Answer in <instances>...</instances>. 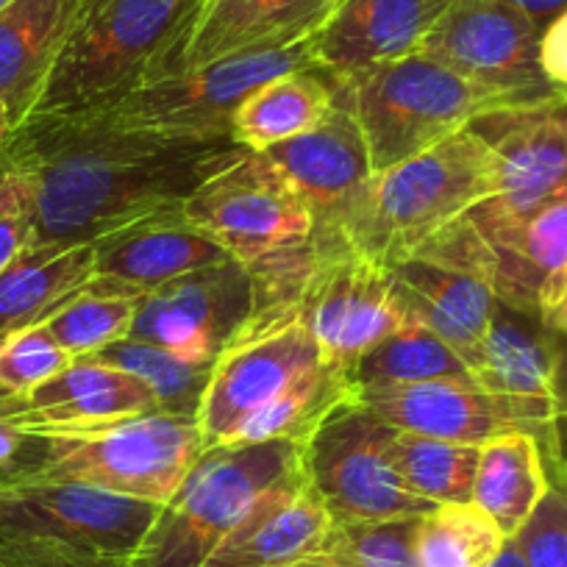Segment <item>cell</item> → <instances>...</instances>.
<instances>
[{
    "label": "cell",
    "instance_id": "1",
    "mask_svg": "<svg viewBox=\"0 0 567 567\" xmlns=\"http://www.w3.org/2000/svg\"><path fill=\"white\" fill-rule=\"evenodd\" d=\"M243 154L231 140H154L75 117H29L0 148V162L29 184L31 243L68 248L182 206Z\"/></svg>",
    "mask_w": 567,
    "mask_h": 567
},
{
    "label": "cell",
    "instance_id": "2",
    "mask_svg": "<svg viewBox=\"0 0 567 567\" xmlns=\"http://www.w3.org/2000/svg\"><path fill=\"white\" fill-rule=\"evenodd\" d=\"M204 0H84L31 117H75L171 75Z\"/></svg>",
    "mask_w": 567,
    "mask_h": 567
},
{
    "label": "cell",
    "instance_id": "3",
    "mask_svg": "<svg viewBox=\"0 0 567 567\" xmlns=\"http://www.w3.org/2000/svg\"><path fill=\"white\" fill-rule=\"evenodd\" d=\"M204 451L198 420L148 412L75 429L29 432L18 467L0 478L75 482L165 506Z\"/></svg>",
    "mask_w": 567,
    "mask_h": 567
},
{
    "label": "cell",
    "instance_id": "4",
    "mask_svg": "<svg viewBox=\"0 0 567 567\" xmlns=\"http://www.w3.org/2000/svg\"><path fill=\"white\" fill-rule=\"evenodd\" d=\"M498 195V156L467 125L420 156L379 173L351 245L386 267L406 259Z\"/></svg>",
    "mask_w": 567,
    "mask_h": 567
},
{
    "label": "cell",
    "instance_id": "5",
    "mask_svg": "<svg viewBox=\"0 0 567 567\" xmlns=\"http://www.w3.org/2000/svg\"><path fill=\"white\" fill-rule=\"evenodd\" d=\"M329 81L362 128L375 176L434 148L487 114L512 112L506 97L462 79L420 51Z\"/></svg>",
    "mask_w": 567,
    "mask_h": 567
},
{
    "label": "cell",
    "instance_id": "6",
    "mask_svg": "<svg viewBox=\"0 0 567 567\" xmlns=\"http://www.w3.org/2000/svg\"><path fill=\"white\" fill-rule=\"evenodd\" d=\"M301 467L303 445L290 440L204 451L162 506L131 567H200L267 489Z\"/></svg>",
    "mask_w": 567,
    "mask_h": 567
},
{
    "label": "cell",
    "instance_id": "7",
    "mask_svg": "<svg viewBox=\"0 0 567 567\" xmlns=\"http://www.w3.org/2000/svg\"><path fill=\"white\" fill-rule=\"evenodd\" d=\"M296 70H315L312 40L151 81L97 112L75 114V120L154 140L223 142L231 140V114L248 92Z\"/></svg>",
    "mask_w": 567,
    "mask_h": 567
},
{
    "label": "cell",
    "instance_id": "8",
    "mask_svg": "<svg viewBox=\"0 0 567 567\" xmlns=\"http://www.w3.org/2000/svg\"><path fill=\"white\" fill-rule=\"evenodd\" d=\"M326 368L296 298L256 303L212 362L198 409L206 451L226 443L243 420Z\"/></svg>",
    "mask_w": 567,
    "mask_h": 567
},
{
    "label": "cell",
    "instance_id": "9",
    "mask_svg": "<svg viewBox=\"0 0 567 567\" xmlns=\"http://www.w3.org/2000/svg\"><path fill=\"white\" fill-rule=\"evenodd\" d=\"M182 215L248 270L315 239L312 209L267 154L245 151L184 198Z\"/></svg>",
    "mask_w": 567,
    "mask_h": 567
},
{
    "label": "cell",
    "instance_id": "10",
    "mask_svg": "<svg viewBox=\"0 0 567 567\" xmlns=\"http://www.w3.org/2000/svg\"><path fill=\"white\" fill-rule=\"evenodd\" d=\"M392 425L348 398L303 443V471L334 523L420 517L437 504L403 487L390 456Z\"/></svg>",
    "mask_w": 567,
    "mask_h": 567
},
{
    "label": "cell",
    "instance_id": "11",
    "mask_svg": "<svg viewBox=\"0 0 567 567\" xmlns=\"http://www.w3.org/2000/svg\"><path fill=\"white\" fill-rule=\"evenodd\" d=\"M390 276L409 318L454 348L473 373L498 312V296L487 248L467 217L390 265Z\"/></svg>",
    "mask_w": 567,
    "mask_h": 567
},
{
    "label": "cell",
    "instance_id": "12",
    "mask_svg": "<svg viewBox=\"0 0 567 567\" xmlns=\"http://www.w3.org/2000/svg\"><path fill=\"white\" fill-rule=\"evenodd\" d=\"M543 29L506 0H451L420 53L506 97L512 109L567 97L539 64Z\"/></svg>",
    "mask_w": 567,
    "mask_h": 567
},
{
    "label": "cell",
    "instance_id": "13",
    "mask_svg": "<svg viewBox=\"0 0 567 567\" xmlns=\"http://www.w3.org/2000/svg\"><path fill=\"white\" fill-rule=\"evenodd\" d=\"M318 259L303 278L296 301L331 370L351 368L384 337L406 323V309L390 267L353 245H318Z\"/></svg>",
    "mask_w": 567,
    "mask_h": 567
},
{
    "label": "cell",
    "instance_id": "14",
    "mask_svg": "<svg viewBox=\"0 0 567 567\" xmlns=\"http://www.w3.org/2000/svg\"><path fill=\"white\" fill-rule=\"evenodd\" d=\"M162 506L75 482L0 478V539H37L131 559Z\"/></svg>",
    "mask_w": 567,
    "mask_h": 567
},
{
    "label": "cell",
    "instance_id": "15",
    "mask_svg": "<svg viewBox=\"0 0 567 567\" xmlns=\"http://www.w3.org/2000/svg\"><path fill=\"white\" fill-rule=\"evenodd\" d=\"M498 156V195L467 215L478 228H509L567 204V97L476 120Z\"/></svg>",
    "mask_w": 567,
    "mask_h": 567
},
{
    "label": "cell",
    "instance_id": "16",
    "mask_svg": "<svg viewBox=\"0 0 567 567\" xmlns=\"http://www.w3.org/2000/svg\"><path fill=\"white\" fill-rule=\"evenodd\" d=\"M473 379L520 432L539 440L545 462L554 467L550 482L567 478V456L559 432L565 403L559 390V346L554 334L545 331L543 323L532 329L526 315L498 303Z\"/></svg>",
    "mask_w": 567,
    "mask_h": 567
},
{
    "label": "cell",
    "instance_id": "17",
    "mask_svg": "<svg viewBox=\"0 0 567 567\" xmlns=\"http://www.w3.org/2000/svg\"><path fill=\"white\" fill-rule=\"evenodd\" d=\"M265 154L312 209L315 243L351 245L375 178L368 142L351 109L337 97L334 109L312 131Z\"/></svg>",
    "mask_w": 567,
    "mask_h": 567
},
{
    "label": "cell",
    "instance_id": "18",
    "mask_svg": "<svg viewBox=\"0 0 567 567\" xmlns=\"http://www.w3.org/2000/svg\"><path fill=\"white\" fill-rule=\"evenodd\" d=\"M254 307V276L231 259L148 292L140 301L128 337L193 362H215L217 351Z\"/></svg>",
    "mask_w": 567,
    "mask_h": 567
},
{
    "label": "cell",
    "instance_id": "19",
    "mask_svg": "<svg viewBox=\"0 0 567 567\" xmlns=\"http://www.w3.org/2000/svg\"><path fill=\"white\" fill-rule=\"evenodd\" d=\"M451 0H334L312 37L315 70L348 79L420 51Z\"/></svg>",
    "mask_w": 567,
    "mask_h": 567
},
{
    "label": "cell",
    "instance_id": "20",
    "mask_svg": "<svg viewBox=\"0 0 567 567\" xmlns=\"http://www.w3.org/2000/svg\"><path fill=\"white\" fill-rule=\"evenodd\" d=\"M331 9L334 0H204L171 75L312 40Z\"/></svg>",
    "mask_w": 567,
    "mask_h": 567
},
{
    "label": "cell",
    "instance_id": "21",
    "mask_svg": "<svg viewBox=\"0 0 567 567\" xmlns=\"http://www.w3.org/2000/svg\"><path fill=\"white\" fill-rule=\"evenodd\" d=\"M95 250L92 278L140 296H148L165 284L206 267L231 261V256L215 239L184 220L182 206H171L114 228L106 237L95 239Z\"/></svg>",
    "mask_w": 567,
    "mask_h": 567
},
{
    "label": "cell",
    "instance_id": "22",
    "mask_svg": "<svg viewBox=\"0 0 567 567\" xmlns=\"http://www.w3.org/2000/svg\"><path fill=\"white\" fill-rule=\"evenodd\" d=\"M148 412H159L148 386L92 357L75 359L62 373L23 395L0 398V414L12 420L23 434L75 429Z\"/></svg>",
    "mask_w": 567,
    "mask_h": 567
},
{
    "label": "cell",
    "instance_id": "23",
    "mask_svg": "<svg viewBox=\"0 0 567 567\" xmlns=\"http://www.w3.org/2000/svg\"><path fill=\"white\" fill-rule=\"evenodd\" d=\"M357 403L398 432L484 445L517 425L476 379H432L409 384H368L353 390Z\"/></svg>",
    "mask_w": 567,
    "mask_h": 567
},
{
    "label": "cell",
    "instance_id": "24",
    "mask_svg": "<svg viewBox=\"0 0 567 567\" xmlns=\"http://www.w3.org/2000/svg\"><path fill=\"white\" fill-rule=\"evenodd\" d=\"M331 526L301 467L267 489L200 567H287L318 550Z\"/></svg>",
    "mask_w": 567,
    "mask_h": 567
},
{
    "label": "cell",
    "instance_id": "25",
    "mask_svg": "<svg viewBox=\"0 0 567 567\" xmlns=\"http://www.w3.org/2000/svg\"><path fill=\"white\" fill-rule=\"evenodd\" d=\"M84 0H12L0 12V101L14 128L31 117Z\"/></svg>",
    "mask_w": 567,
    "mask_h": 567
},
{
    "label": "cell",
    "instance_id": "26",
    "mask_svg": "<svg viewBox=\"0 0 567 567\" xmlns=\"http://www.w3.org/2000/svg\"><path fill=\"white\" fill-rule=\"evenodd\" d=\"M473 228L487 248L489 278L498 303L539 320L543 303L567 272V204L554 206L520 226Z\"/></svg>",
    "mask_w": 567,
    "mask_h": 567
},
{
    "label": "cell",
    "instance_id": "27",
    "mask_svg": "<svg viewBox=\"0 0 567 567\" xmlns=\"http://www.w3.org/2000/svg\"><path fill=\"white\" fill-rule=\"evenodd\" d=\"M95 243H31L0 272V342L42 326L95 276Z\"/></svg>",
    "mask_w": 567,
    "mask_h": 567
},
{
    "label": "cell",
    "instance_id": "28",
    "mask_svg": "<svg viewBox=\"0 0 567 567\" xmlns=\"http://www.w3.org/2000/svg\"><path fill=\"white\" fill-rule=\"evenodd\" d=\"M334 84L320 70H296L265 81L231 114V142L248 154H265L312 131L334 109Z\"/></svg>",
    "mask_w": 567,
    "mask_h": 567
},
{
    "label": "cell",
    "instance_id": "29",
    "mask_svg": "<svg viewBox=\"0 0 567 567\" xmlns=\"http://www.w3.org/2000/svg\"><path fill=\"white\" fill-rule=\"evenodd\" d=\"M548 489V462L534 434L515 429L482 445L473 478V504L493 517L506 539L517 537Z\"/></svg>",
    "mask_w": 567,
    "mask_h": 567
},
{
    "label": "cell",
    "instance_id": "30",
    "mask_svg": "<svg viewBox=\"0 0 567 567\" xmlns=\"http://www.w3.org/2000/svg\"><path fill=\"white\" fill-rule=\"evenodd\" d=\"M482 445L449 443L423 434L398 432L390 440V456L403 487L429 504H467L473 501Z\"/></svg>",
    "mask_w": 567,
    "mask_h": 567
},
{
    "label": "cell",
    "instance_id": "31",
    "mask_svg": "<svg viewBox=\"0 0 567 567\" xmlns=\"http://www.w3.org/2000/svg\"><path fill=\"white\" fill-rule=\"evenodd\" d=\"M432 379H473L465 359L414 318L370 348L351 368L353 386L409 384Z\"/></svg>",
    "mask_w": 567,
    "mask_h": 567
},
{
    "label": "cell",
    "instance_id": "32",
    "mask_svg": "<svg viewBox=\"0 0 567 567\" xmlns=\"http://www.w3.org/2000/svg\"><path fill=\"white\" fill-rule=\"evenodd\" d=\"M506 537L493 517L467 504H437L417 520V567H493Z\"/></svg>",
    "mask_w": 567,
    "mask_h": 567
},
{
    "label": "cell",
    "instance_id": "33",
    "mask_svg": "<svg viewBox=\"0 0 567 567\" xmlns=\"http://www.w3.org/2000/svg\"><path fill=\"white\" fill-rule=\"evenodd\" d=\"M92 359L114 364L123 373L142 381L156 398L159 412L198 420L200 401H204L206 384H209L212 362L182 359L165 348L134 340V337L112 342L103 351L92 353Z\"/></svg>",
    "mask_w": 567,
    "mask_h": 567
},
{
    "label": "cell",
    "instance_id": "34",
    "mask_svg": "<svg viewBox=\"0 0 567 567\" xmlns=\"http://www.w3.org/2000/svg\"><path fill=\"white\" fill-rule=\"evenodd\" d=\"M145 296L123 292L92 278L62 309L42 323V329L75 359L92 357L112 342L131 334L136 309Z\"/></svg>",
    "mask_w": 567,
    "mask_h": 567
},
{
    "label": "cell",
    "instance_id": "35",
    "mask_svg": "<svg viewBox=\"0 0 567 567\" xmlns=\"http://www.w3.org/2000/svg\"><path fill=\"white\" fill-rule=\"evenodd\" d=\"M420 517L334 523L318 550L287 567H417L414 532Z\"/></svg>",
    "mask_w": 567,
    "mask_h": 567
},
{
    "label": "cell",
    "instance_id": "36",
    "mask_svg": "<svg viewBox=\"0 0 567 567\" xmlns=\"http://www.w3.org/2000/svg\"><path fill=\"white\" fill-rule=\"evenodd\" d=\"M512 543L528 567H567V482H550L548 495Z\"/></svg>",
    "mask_w": 567,
    "mask_h": 567
},
{
    "label": "cell",
    "instance_id": "37",
    "mask_svg": "<svg viewBox=\"0 0 567 567\" xmlns=\"http://www.w3.org/2000/svg\"><path fill=\"white\" fill-rule=\"evenodd\" d=\"M0 567H131V559L37 539H0Z\"/></svg>",
    "mask_w": 567,
    "mask_h": 567
},
{
    "label": "cell",
    "instance_id": "38",
    "mask_svg": "<svg viewBox=\"0 0 567 567\" xmlns=\"http://www.w3.org/2000/svg\"><path fill=\"white\" fill-rule=\"evenodd\" d=\"M539 64H543L545 79L567 95V12H561L543 29Z\"/></svg>",
    "mask_w": 567,
    "mask_h": 567
},
{
    "label": "cell",
    "instance_id": "39",
    "mask_svg": "<svg viewBox=\"0 0 567 567\" xmlns=\"http://www.w3.org/2000/svg\"><path fill=\"white\" fill-rule=\"evenodd\" d=\"M31 237H34V228H31L29 209H14L0 215V272L29 248Z\"/></svg>",
    "mask_w": 567,
    "mask_h": 567
},
{
    "label": "cell",
    "instance_id": "40",
    "mask_svg": "<svg viewBox=\"0 0 567 567\" xmlns=\"http://www.w3.org/2000/svg\"><path fill=\"white\" fill-rule=\"evenodd\" d=\"M539 323H543V329L550 331L554 337L567 340V272L559 278V284L554 287L548 301L543 303Z\"/></svg>",
    "mask_w": 567,
    "mask_h": 567
},
{
    "label": "cell",
    "instance_id": "41",
    "mask_svg": "<svg viewBox=\"0 0 567 567\" xmlns=\"http://www.w3.org/2000/svg\"><path fill=\"white\" fill-rule=\"evenodd\" d=\"M25 445H29V434L20 432L12 420L0 414V476H7L18 467Z\"/></svg>",
    "mask_w": 567,
    "mask_h": 567
},
{
    "label": "cell",
    "instance_id": "42",
    "mask_svg": "<svg viewBox=\"0 0 567 567\" xmlns=\"http://www.w3.org/2000/svg\"><path fill=\"white\" fill-rule=\"evenodd\" d=\"M14 209H29V184L0 162V215Z\"/></svg>",
    "mask_w": 567,
    "mask_h": 567
},
{
    "label": "cell",
    "instance_id": "43",
    "mask_svg": "<svg viewBox=\"0 0 567 567\" xmlns=\"http://www.w3.org/2000/svg\"><path fill=\"white\" fill-rule=\"evenodd\" d=\"M515 9H520L523 14L534 20L539 29L550 23L554 18H559L561 12H567V0H506Z\"/></svg>",
    "mask_w": 567,
    "mask_h": 567
},
{
    "label": "cell",
    "instance_id": "44",
    "mask_svg": "<svg viewBox=\"0 0 567 567\" xmlns=\"http://www.w3.org/2000/svg\"><path fill=\"white\" fill-rule=\"evenodd\" d=\"M493 567H528L526 559H523V554L517 550V545L512 543V539H506L504 550H501V556L495 559Z\"/></svg>",
    "mask_w": 567,
    "mask_h": 567
},
{
    "label": "cell",
    "instance_id": "45",
    "mask_svg": "<svg viewBox=\"0 0 567 567\" xmlns=\"http://www.w3.org/2000/svg\"><path fill=\"white\" fill-rule=\"evenodd\" d=\"M12 134H14V120H12V114H9L7 103L0 101V148H3V145L12 140Z\"/></svg>",
    "mask_w": 567,
    "mask_h": 567
},
{
    "label": "cell",
    "instance_id": "46",
    "mask_svg": "<svg viewBox=\"0 0 567 567\" xmlns=\"http://www.w3.org/2000/svg\"><path fill=\"white\" fill-rule=\"evenodd\" d=\"M559 390H561V403H565V420H567V340H561L559 346Z\"/></svg>",
    "mask_w": 567,
    "mask_h": 567
},
{
    "label": "cell",
    "instance_id": "47",
    "mask_svg": "<svg viewBox=\"0 0 567 567\" xmlns=\"http://www.w3.org/2000/svg\"><path fill=\"white\" fill-rule=\"evenodd\" d=\"M9 3H12V0H0V12H3V9H7Z\"/></svg>",
    "mask_w": 567,
    "mask_h": 567
}]
</instances>
